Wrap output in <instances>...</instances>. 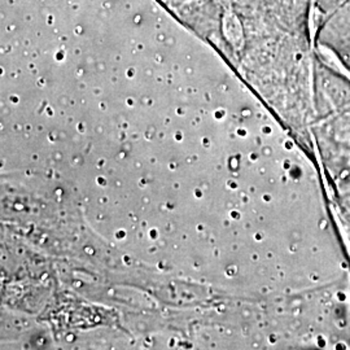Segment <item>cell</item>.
Returning a JSON list of instances; mask_svg holds the SVG:
<instances>
[]
</instances>
